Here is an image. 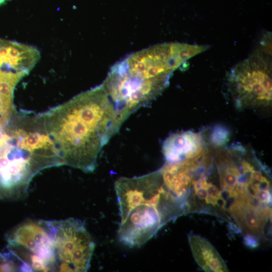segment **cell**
<instances>
[{"label": "cell", "instance_id": "cell-10", "mask_svg": "<svg viewBox=\"0 0 272 272\" xmlns=\"http://www.w3.org/2000/svg\"><path fill=\"white\" fill-rule=\"evenodd\" d=\"M229 131L222 126L214 127L210 133L208 143L215 147H223L229 141Z\"/></svg>", "mask_w": 272, "mask_h": 272}, {"label": "cell", "instance_id": "cell-7", "mask_svg": "<svg viewBox=\"0 0 272 272\" xmlns=\"http://www.w3.org/2000/svg\"><path fill=\"white\" fill-rule=\"evenodd\" d=\"M55 271H87L95 244L83 222L74 218L53 221Z\"/></svg>", "mask_w": 272, "mask_h": 272}, {"label": "cell", "instance_id": "cell-6", "mask_svg": "<svg viewBox=\"0 0 272 272\" xmlns=\"http://www.w3.org/2000/svg\"><path fill=\"white\" fill-rule=\"evenodd\" d=\"M12 252L22 268L31 271H55L53 221L30 220L16 227L9 237Z\"/></svg>", "mask_w": 272, "mask_h": 272}, {"label": "cell", "instance_id": "cell-8", "mask_svg": "<svg viewBox=\"0 0 272 272\" xmlns=\"http://www.w3.org/2000/svg\"><path fill=\"white\" fill-rule=\"evenodd\" d=\"M207 145L203 132L181 131L172 134L164 141L162 153L165 162H175L197 156Z\"/></svg>", "mask_w": 272, "mask_h": 272}, {"label": "cell", "instance_id": "cell-4", "mask_svg": "<svg viewBox=\"0 0 272 272\" xmlns=\"http://www.w3.org/2000/svg\"><path fill=\"white\" fill-rule=\"evenodd\" d=\"M229 91L239 109L269 108L272 102L271 59L266 50H255L236 64L227 77Z\"/></svg>", "mask_w": 272, "mask_h": 272}, {"label": "cell", "instance_id": "cell-5", "mask_svg": "<svg viewBox=\"0 0 272 272\" xmlns=\"http://www.w3.org/2000/svg\"><path fill=\"white\" fill-rule=\"evenodd\" d=\"M208 48L207 45L179 42L161 43L135 52L115 64L142 81H169L182 63Z\"/></svg>", "mask_w": 272, "mask_h": 272}, {"label": "cell", "instance_id": "cell-2", "mask_svg": "<svg viewBox=\"0 0 272 272\" xmlns=\"http://www.w3.org/2000/svg\"><path fill=\"white\" fill-rule=\"evenodd\" d=\"M114 188L120 217L117 237L129 247L141 246L168 223L184 214L159 169L140 176L120 177Z\"/></svg>", "mask_w": 272, "mask_h": 272}, {"label": "cell", "instance_id": "cell-9", "mask_svg": "<svg viewBox=\"0 0 272 272\" xmlns=\"http://www.w3.org/2000/svg\"><path fill=\"white\" fill-rule=\"evenodd\" d=\"M188 239L193 257L203 270L209 272L229 271L225 261L217 249L206 238L189 234Z\"/></svg>", "mask_w": 272, "mask_h": 272}, {"label": "cell", "instance_id": "cell-3", "mask_svg": "<svg viewBox=\"0 0 272 272\" xmlns=\"http://www.w3.org/2000/svg\"><path fill=\"white\" fill-rule=\"evenodd\" d=\"M13 120L0 146V192L18 198L39 171L62 163L40 114L16 111Z\"/></svg>", "mask_w": 272, "mask_h": 272}, {"label": "cell", "instance_id": "cell-1", "mask_svg": "<svg viewBox=\"0 0 272 272\" xmlns=\"http://www.w3.org/2000/svg\"><path fill=\"white\" fill-rule=\"evenodd\" d=\"M62 165L93 171L102 148L120 127L102 84L42 113Z\"/></svg>", "mask_w": 272, "mask_h": 272}]
</instances>
